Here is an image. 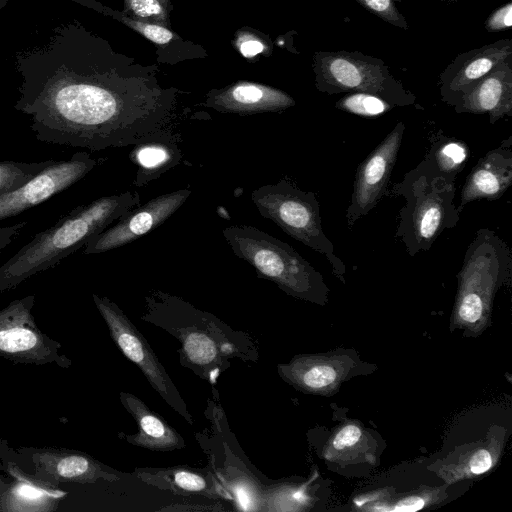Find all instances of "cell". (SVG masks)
Segmentation results:
<instances>
[{"mask_svg": "<svg viewBox=\"0 0 512 512\" xmlns=\"http://www.w3.org/2000/svg\"><path fill=\"white\" fill-rule=\"evenodd\" d=\"M16 110L28 115L37 140L100 151L134 146L167 127L159 96L121 93L59 65L26 68Z\"/></svg>", "mask_w": 512, "mask_h": 512, "instance_id": "obj_1", "label": "cell"}, {"mask_svg": "<svg viewBox=\"0 0 512 512\" xmlns=\"http://www.w3.org/2000/svg\"><path fill=\"white\" fill-rule=\"evenodd\" d=\"M136 191L100 197L61 216L0 266V293L53 268L120 216L140 205Z\"/></svg>", "mask_w": 512, "mask_h": 512, "instance_id": "obj_2", "label": "cell"}, {"mask_svg": "<svg viewBox=\"0 0 512 512\" xmlns=\"http://www.w3.org/2000/svg\"><path fill=\"white\" fill-rule=\"evenodd\" d=\"M512 252L493 230L480 228L469 244L460 271L451 321L481 333L489 324L498 290L511 283Z\"/></svg>", "mask_w": 512, "mask_h": 512, "instance_id": "obj_3", "label": "cell"}, {"mask_svg": "<svg viewBox=\"0 0 512 512\" xmlns=\"http://www.w3.org/2000/svg\"><path fill=\"white\" fill-rule=\"evenodd\" d=\"M223 237L233 253L249 263L259 278L274 282L293 297L324 305L329 288L323 276L293 247L248 225H231Z\"/></svg>", "mask_w": 512, "mask_h": 512, "instance_id": "obj_4", "label": "cell"}, {"mask_svg": "<svg viewBox=\"0 0 512 512\" xmlns=\"http://www.w3.org/2000/svg\"><path fill=\"white\" fill-rule=\"evenodd\" d=\"M455 192V183L430 178L413 170L387 192L386 195H401L406 200L399 211L395 236L400 238L410 256L428 251L445 229L458 223Z\"/></svg>", "mask_w": 512, "mask_h": 512, "instance_id": "obj_5", "label": "cell"}, {"mask_svg": "<svg viewBox=\"0 0 512 512\" xmlns=\"http://www.w3.org/2000/svg\"><path fill=\"white\" fill-rule=\"evenodd\" d=\"M161 295L188 326L148 307L142 318L145 321L159 319L180 324V327L172 326L165 330L179 339V353L183 365L200 377L212 380V376L228 368L230 358H245L244 351L236 344V334L222 321L209 313L205 318L207 312L198 310L179 297L165 292H161Z\"/></svg>", "mask_w": 512, "mask_h": 512, "instance_id": "obj_6", "label": "cell"}, {"mask_svg": "<svg viewBox=\"0 0 512 512\" xmlns=\"http://www.w3.org/2000/svg\"><path fill=\"white\" fill-rule=\"evenodd\" d=\"M251 199L259 214L278 225L290 237L321 253L328 260L334 276L345 282V264L336 255L325 235L320 204L313 192H304L288 179L260 186Z\"/></svg>", "mask_w": 512, "mask_h": 512, "instance_id": "obj_7", "label": "cell"}, {"mask_svg": "<svg viewBox=\"0 0 512 512\" xmlns=\"http://www.w3.org/2000/svg\"><path fill=\"white\" fill-rule=\"evenodd\" d=\"M316 88L328 95L365 92L395 107L416 104V96L389 71L385 62L359 51H318L313 56Z\"/></svg>", "mask_w": 512, "mask_h": 512, "instance_id": "obj_8", "label": "cell"}, {"mask_svg": "<svg viewBox=\"0 0 512 512\" xmlns=\"http://www.w3.org/2000/svg\"><path fill=\"white\" fill-rule=\"evenodd\" d=\"M93 300L121 352L137 365L165 402L192 424L186 403L143 335L110 299L93 294Z\"/></svg>", "mask_w": 512, "mask_h": 512, "instance_id": "obj_9", "label": "cell"}, {"mask_svg": "<svg viewBox=\"0 0 512 512\" xmlns=\"http://www.w3.org/2000/svg\"><path fill=\"white\" fill-rule=\"evenodd\" d=\"M97 165L98 160L85 151L66 160H54L22 186L0 194V220L40 205L80 181Z\"/></svg>", "mask_w": 512, "mask_h": 512, "instance_id": "obj_10", "label": "cell"}, {"mask_svg": "<svg viewBox=\"0 0 512 512\" xmlns=\"http://www.w3.org/2000/svg\"><path fill=\"white\" fill-rule=\"evenodd\" d=\"M189 187L152 198L147 203L125 212L116 224L92 237L83 254H99L127 245L168 220L190 197Z\"/></svg>", "mask_w": 512, "mask_h": 512, "instance_id": "obj_11", "label": "cell"}, {"mask_svg": "<svg viewBox=\"0 0 512 512\" xmlns=\"http://www.w3.org/2000/svg\"><path fill=\"white\" fill-rule=\"evenodd\" d=\"M405 125L398 122L392 131L358 165L350 204L346 210L349 228L367 215L384 195L400 151Z\"/></svg>", "mask_w": 512, "mask_h": 512, "instance_id": "obj_12", "label": "cell"}, {"mask_svg": "<svg viewBox=\"0 0 512 512\" xmlns=\"http://www.w3.org/2000/svg\"><path fill=\"white\" fill-rule=\"evenodd\" d=\"M34 296L11 302L0 310V355L13 361L42 363L57 359V345L35 325Z\"/></svg>", "mask_w": 512, "mask_h": 512, "instance_id": "obj_13", "label": "cell"}, {"mask_svg": "<svg viewBox=\"0 0 512 512\" xmlns=\"http://www.w3.org/2000/svg\"><path fill=\"white\" fill-rule=\"evenodd\" d=\"M509 61L512 39H500L457 55L439 76L441 100L453 107L476 82Z\"/></svg>", "mask_w": 512, "mask_h": 512, "instance_id": "obj_14", "label": "cell"}, {"mask_svg": "<svg viewBox=\"0 0 512 512\" xmlns=\"http://www.w3.org/2000/svg\"><path fill=\"white\" fill-rule=\"evenodd\" d=\"M354 360L344 351L329 354H302L289 363L278 364L280 377L303 393L328 395L337 391L349 376Z\"/></svg>", "mask_w": 512, "mask_h": 512, "instance_id": "obj_15", "label": "cell"}, {"mask_svg": "<svg viewBox=\"0 0 512 512\" xmlns=\"http://www.w3.org/2000/svg\"><path fill=\"white\" fill-rule=\"evenodd\" d=\"M512 184V137L486 153L471 170L460 194L457 211L479 199L497 200Z\"/></svg>", "mask_w": 512, "mask_h": 512, "instance_id": "obj_16", "label": "cell"}, {"mask_svg": "<svg viewBox=\"0 0 512 512\" xmlns=\"http://www.w3.org/2000/svg\"><path fill=\"white\" fill-rule=\"evenodd\" d=\"M453 108L457 113L488 114L491 124L512 116V61L481 78Z\"/></svg>", "mask_w": 512, "mask_h": 512, "instance_id": "obj_17", "label": "cell"}, {"mask_svg": "<svg viewBox=\"0 0 512 512\" xmlns=\"http://www.w3.org/2000/svg\"><path fill=\"white\" fill-rule=\"evenodd\" d=\"M180 136L164 128L133 146L129 159L136 165L133 186L143 187L178 165L182 159Z\"/></svg>", "mask_w": 512, "mask_h": 512, "instance_id": "obj_18", "label": "cell"}, {"mask_svg": "<svg viewBox=\"0 0 512 512\" xmlns=\"http://www.w3.org/2000/svg\"><path fill=\"white\" fill-rule=\"evenodd\" d=\"M120 401L138 427L137 433L124 436L128 443L153 451L184 448L183 437L142 400L131 393L121 392Z\"/></svg>", "mask_w": 512, "mask_h": 512, "instance_id": "obj_19", "label": "cell"}, {"mask_svg": "<svg viewBox=\"0 0 512 512\" xmlns=\"http://www.w3.org/2000/svg\"><path fill=\"white\" fill-rule=\"evenodd\" d=\"M208 105L222 112L251 114L281 111L294 106L295 101L280 90L242 83L212 95Z\"/></svg>", "mask_w": 512, "mask_h": 512, "instance_id": "obj_20", "label": "cell"}, {"mask_svg": "<svg viewBox=\"0 0 512 512\" xmlns=\"http://www.w3.org/2000/svg\"><path fill=\"white\" fill-rule=\"evenodd\" d=\"M468 154L469 150L464 142L440 134L413 171L430 178H440L447 183H455L458 174L465 167Z\"/></svg>", "mask_w": 512, "mask_h": 512, "instance_id": "obj_21", "label": "cell"}, {"mask_svg": "<svg viewBox=\"0 0 512 512\" xmlns=\"http://www.w3.org/2000/svg\"><path fill=\"white\" fill-rule=\"evenodd\" d=\"M503 439L493 436L489 443L470 448L460 454L455 462L439 465L437 470L447 484L470 479L492 469L501 454Z\"/></svg>", "mask_w": 512, "mask_h": 512, "instance_id": "obj_22", "label": "cell"}, {"mask_svg": "<svg viewBox=\"0 0 512 512\" xmlns=\"http://www.w3.org/2000/svg\"><path fill=\"white\" fill-rule=\"evenodd\" d=\"M150 480L165 482L175 492L187 495L195 494L208 498H219L224 494L222 488L215 484L213 478L204 475L203 472L187 467H173L165 469L141 470ZM149 480V481H150Z\"/></svg>", "mask_w": 512, "mask_h": 512, "instance_id": "obj_23", "label": "cell"}, {"mask_svg": "<svg viewBox=\"0 0 512 512\" xmlns=\"http://www.w3.org/2000/svg\"><path fill=\"white\" fill-rule=\"evenodd\" d=\"M366 436L359 424L352 422L343 425L330 439L324 452L326 459L336 461L360 452L367 443Z\"/></svg>", "mask_w": 512, "mask_h": 512, "instance_id": "obj_24", "label": "cell"}, {"mask_svg": "<svg viewBox=\"0 0 512 512\" xmlns=\"http://www.w3.org/2000/svg\"><path fill=\"white\" fill-rule=\"evenodd\" d=\"M335 107L350 114L366 118L381 116L395 106L385 99L365 92H350L340 98Z\"/></svg>", "mask_w": 512, "mask_h": 512, "instance_id": "obj_25", "label": "cell"}, {"mask_svg": "<svg viewBox=\"0 0 512 512\" xmlns=\"http://www.w3.org/2000/svg\"><path fill=\"white\" fill-rule=\"evenodd\" d=\"M440 489H423L399 496L395 501H376L365 505L362 510L414 512L441 500Z\"/></svg>", "mask_w": 512, "mask_h": 512, "instance_id": "obj_26", "label": "cell"}, {"mask_svg": "<svg viewBox=\"0 0 512 512\" xmlns=\"http://www.w3.org/2000/svg\"><path fill=\"white\" fill-rule=\"evenodd\" d=\"M53 161L54 160L41 162L0 161V194L22 186L53 163Z\"/></svg>", "mask_w": 512, "mask_h": 512, "instance_id": "obj_27", "label": "cell"}, {"mask_svg": "<svg viewBox=\"0 0 512 512\" xmlns=\"http://www.w3.org/2000/svg\"><path fill=\"white\" fill-rule=\"evenodd\" d=\"M310 499L305 486H283L264 494L263 510H305Z\"/></svg>", "mask_w": 512, "mask_h": 512, "instance_id": "obj_28", "label": "cell"}, {"mask_svg": "<svg viewBox=\"0 0 512 512\" xmlns=\"http://www.w3.org/2000/svg\"><path fill=\"white\" fill-rule=\"evenodd\" d=\"M56 472L66 479L92 480L100 475V467L92 459L84 455H68L60 459Z\"/></svg>", "mask_w": 512, "mask_h": 512, "instance_id": "obj_29", "label": "cell"}, {"mask_svg": "<svg viewBox=\"0 0 512 512\" xmlns=\"http://www.w3.org/2000/svg\"><path fill=\"white\" fill-rule=\"evenodd\" d=\"M229 489L235 499V503L240 510L259 511L263 510L264 494L249 479L234 480Z\"/></svg>", "mask_w": 512, "mask_h": 512, "instance_id": "obj_30", "label": "cell"}, {"mask_svg": "<svg viewBox=\"0 0 512 512\" xmlns=\"http://www.w3.org/2000/svg\"><path fill=\"white\" fill-rule=\"evenodd\" d=\"M383 21L407 30L409 25L405 17L398 11L393 0H353Z\"/></svg>", "mask_w": 512, "mask_h": 512, "instance_id": "obj_31", "label": "cell"}, {"mask_svg": "<svg viewBox=\"0 0 512 512\" xmlns=\"http://www.w3.org/2000/svg\"><path fill=\"white\" fill-rule=\"evenodd\" d=\"M512 25L511 1L494 10L486 19L484 26L490 32H500L509 29Z\"/></svg>", "mask_w": 512, "mask_h": 512, "instance_id": "obj_32", "label": "cell"}, {"mask_svg": "<svg viewBox=\"0 0 512 512\" xmlns=\"http://www.w3.org/2000/svg\"><path fill=\"white\" fill-rule=\"evenodd\" d=\"M129 25L157 44H166L173 38L171 31L159 25L145 24L136 21H130Z\"/></svg>", "mask_w": 512, "mask_h": 512, "instance_id": "obj_33", "label": "cell"}, {"mask_svg": "<svg viewBox=\"0 0 512 512\" xmlns=\"http://www.w3.org/2000/svg\"><path fill=\"white\" fill-rule=\"evenodd\" d=\"M15 497L19 499L21 502H28V503H38L43 498L46 497H59V495H62L63 493L58 492H51L43 489L38 488L36 486H33L31 484H20L16 487L14 490Z\"/></svg>", "mask_w": 512, "mask_h": 512, "instance_id": "obj_34", "label": "cell"}, {"mask_svg": "<svg viewBox=\"0 0 512 512\" xmlns=\"http://www.w3.org/2000/svg\"><path fill=\"white\" fill-rule=\"evenodd\" d=\"M131 10L141 17H159L163 14L157 0H127Z\"/></svg>", "mask_w": 512, "mask_h": 512, "instance_id": "obj_35", "label": "cell"}, {"mask_svg": "<svg viewBox=\"0 0 512 512\" xmlns=\"http://www.w3.org/2000/svg\"><path fill=\"white\" fill-rule=\"evenodd\" d=\"M27 223V221H21L10 226L0 227V253L17 237Z\"/></svg>", "mask_w": 512, "mask_h": 512, "instance_id": "obj_36", "label": "cell"}, {"mask_svg": "<svg viewBox=\"0 0 512 512\" xmlns=\"http://www.w3.org/2000/svg\"><path fill=\"white\" fill-rule=\"evenodd\" d=\"M263 44L256 40H248L241 47V53L246 57H253L263 51Z\"/></svg>", "mask_w": 512, "mask_h": 512, "instance_id": "obj_37", "label": "cell"}, {"mask_svg": "<svg viewBox=\"0 0 512 512\" xmlns=\"http://www.w3.org/2000/svg\"><path fill=\"white\" fill-rule=\"evenodd\" d=\"M440 1L448 2V3H454V2H457L458 0H440Z\"/></svg>", "mask_w": 512, "mask_h": 512, "instance_id": "obj_38", "label": "cell"}, {"mask_svg": "<svg viewBox=\"0 0 512 512\" xmlns=\"http://www.w3.org/2000/svg\"><path fill=\"white\" fill-rule=\"evenodd\" d=\"M394 2L397 1V2H400L401 0H393Z\"/></svg>", "mask_w": 512, "mask_h": 512, "instance_id": "obj_39", "label": "cell"}]
</instances>
